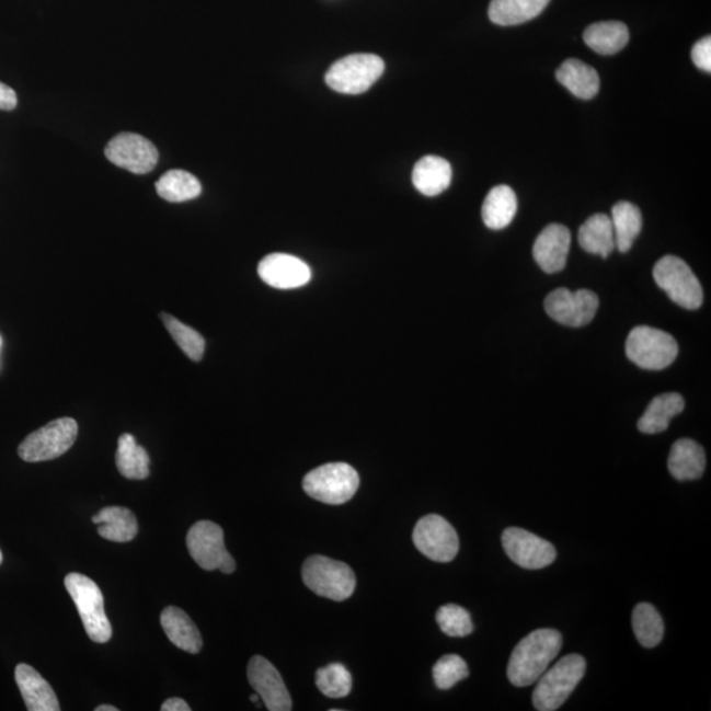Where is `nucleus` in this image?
<instances>
[{
	"mask_svg": "<svg viewBox=\"0 0 711 711\" xmlns=\"http://www.w3.org/2000/svg\"><path fill=\"white\" fill-rule=\"evenodd\" d=\"M563 638L558 630L539 629L514 649L507 665V677L514 687L525 688L538 681L558 657Z\"/></svg>",
	"mask_w": 711,
	"mask_h": 711,
	"instance_id": "nucleus-1",
	"label": "nucleus"
},
{
	"mask_svg": "<svg viewBox=\"0 0 711 711\" xmlns=\"http://www.w3.org/2000/svg\"><path fill=\"white\" fill-rule=\"evenodd\" d=\"M585 670L586 662L582 655L561 657L538 678L532 696L534 708L539 711L558 710L583 680Z\"/></svg>",
	"mask_w": 711,
	"mask_h": 711,
	"instance_id": "nucleus-2",
	"label": "nucleus"
},
{
	"mask_svg": "<svg viewBox=\"0 0 711 711\" xmlns=\"http://www.w3.org/2000/svg\"><path fill=\"white\" fill-rule=\"evenodd\" d=\"M65 586L80 612L88 637L95 643H107L113 638V628L104 611L100 586L81 573H70L65 577Z\"/></svg>",
	"mask_w": 711,
	"mask_h": 711,
	"instance_id": "nucleus-3",
	"label": "nucleus"
},
{
	"mask_svg": "<svg viewBox=\"0 0 711 711\" xmlns=\"http://www.w3.org/2000/svg\"><path fill=\"white\" fill-rule=\"evenodd\" d=\"M302 578L316 595L332 601H345L356 589V576L348 564L319 554L305 561Z\"/></svg>",
	"mask_w": 711,
	"mask_h": 711,
	"instance_id": "nucleus-4",
	"label": "nucleus"
},
{
	"mask_svg": "<svg viewBox=\"0 0 711 711\" xmlns=\"http://www.w3.org/2000/svg\"><path fill=\"white\" fill-rule=\"evenodd\" d=\"M360 478L345 462H330L306 474L303 491L323 504L343 505L357 492Z\"/></svg>",
	"mask_w": 711,
	"mask_h": 711,
	"instance_id": "nucleus-5",
	"label": "nucleus"
},
{
	"mask_svg": "<svg viewBox=\"0 0 711 711\" xmlns=\"http://www.w3.org/2000/svg\"><path fill=\"white\" fill-rule=\"evenodd\" d=\"M626 355L639 368L663 370L676 360L678 345L668 332L638 325L626 341Z\"/></svg>",
	"mask_w": 711,
	"mask_h": 711,
	"instance_id": "nucleus-6",
	"label": "nucleus"
},
{
	"mask_svg": "<svg viewBox=\"0 0 711 711\" xmlns=\"http://www.w3.org/2000/svg\"><path fill=\"white\" fill-rule=\"evenodd\" d=\"M658 288L676 305L687 310H697L703 302L700 280L684 260L676 256H664L658 260L652 272Z\"/></svg>",
	"mask_w": 711,
	"mask_h": 711,
	"instance_id": "nucleus-7",
	"label": "nucleus"
},
{
	"mask_svg": "<svg viewBox=\"0 0 711 711\" xmlns=\"http://www.w3.org/2000/svg\"><path fill=\"white\" fill-rule=\"evenodd\" d=\"M78 424L73 417H60L27 436L18 448L21 459L42 462L60 458L73 447Z\"/></svg>",
	"mask_w": 711,
	"mask_h": 711,
	"instance_id": "nucleus-8",
	"label": "nucleus"
},
{
	"mask_svg": "<svg viewBox=\"0 0 711 711\" xmlns=\"http://www.w3.org/2000/svg\"><path fill=\"white\" fill-rule=\"evenodd\" d=\"M385 64L376 55H352L336 61L325 74V82L342 94L357 95L368 91L383 74Z\"/></svg>",
	"mask_w": 711,
	"mask_h": 711,
	"instance_id": "nucleus-9",
	"label": "nucleus"
},
{
	"mask_svg": "<svg viewBox=\"0 0 711 711\" xmlns=\"http://www.w3.org/2000/svg\"><path fill=\"white\" fill-rule=\"evenodd\" d=\"M188 552L202 570L221 571L230 575L237 563L225 544L223 528L210 520L197 521L187 534Z\"/></svg>",
	"mask_w": 711,
	"mask_h": 711,
	"instance_id": "nucleus-10",
	"label": "nucleus"
},
{
	"mask_svg": "<svg viewBox=\"0 0 711 711\" xmlns=\"http://www.w3.org/2000/svg\"><path fill=\"white\" fill-rule=\"evenodd\" d=\"M413 540L417 551L438 563H449L459 553L458 532L440 515L429 514L420 519L414 528Z\"/></svg>",
	"mask_w": 711,
	"mask_h": 711,
	"instance_id": "nucleus-11",
	"label": "nucleus"
},
{
	"mask_svg": "<svg viewBox=\"0 0 711 711\" xmlns=\"http://www.w3.org/2000/svg\"><path fill=\"white\" fill-rule=\"evenodd\" d=\"M599 299L590 290L571 291L560 288L550 293L544 301L547 314L560 324L583 328L597 314Z\"/></svg>",
	"mask_w": 711,
	"mask_h": 711,
	"instance_id": "nucleus-12",
	"label": "nucleus"
},
{
	"mask_svg": "<svg viewBox=\"0 0 711 711\" xmlns=\"http://www.w3.org/2000/svg\"><path fill=\"white\" fill-rule=\"evenodd\" d=\"M502 546L508 558L525 570H541L557 559V548L550 541L519 527L506 528Z\"/></svg>",
	"mask_w": 711,
	"mask_h": 711,
	"instance_id": "nucleus-13",
	"label": "nucleus"
},
{
	"mask_svg": "<svg viewBox=\"0 0 711 711\" xmlns=\"http://www.w3.org/2000/svg\"><path fill=\"white\" fill-rule=\"evenodd\" d=\"M104 153L111 164L135 174L152 172L159 162L158 148L137 134L123 133L115 136Z\"/></svg>",
	"mask_w": 711,
	"mask_h": 711,
	"instance_id": "nucleus-14",
	"label": "nucleus"
},
{
	"mask_svg": "<svg viewBox=\"0 0 711 711\" xmlns=\"http://www.w3.org/2000/svg\"><path fill=\"white\" fill-rule=\"evenodd\" d=\"M248 681L257 691L267 710L290 711L293 709L289 690L286 689L279 672L263 656H253L246 669Z\"/></svg>",
	"mask_w": 711,
	"mask_h": 711,
	"instance_id": "nucleus-15",
	"label": "nucleus"
},
{
	"mask_svg": "<svg viewBox=\"0 0 711 711\" xmlns=\"http://www.w3.org/2000/svg\"><path fill=\"white\" fill-rule=\"evenodd\" d=\"M259 276L274 289H297L308 285L311 270L301 259L285 253H272L260 261Z\"/></svg>",
	"mask_w": 711,
	"mask_h": 711,
	"instance_id": "nucleus-16",
	"label": "nucleus"
},
{
	"mask_svg": "<svg viewBox=\"0 0 711 711\" xmlns=\"http://www.w3.org/2000/svg\"><path fill=\"white\" fill-rule=\"evenodd\" d=\"M571 232L563 225H550L540 232L534 244V259L546 273L564 270L571 248Z\"/></svg>",
	"mask_w": 711,
	"mask_h": 711,
	"instance_id": "nucleus-17",
	"label": "nucleus"
},
{
	"mask_svg": "<svg viewBox=\"0 0 711 711\" xmlns=\"http://www.w3.org/2000/svg\"><path fill=\"white\" fill-rule=\"evenodd\" d=\"M15 680L30 711H60V702L49 683L28 664H19Z\"/></svg>",
	"mask_w": 711,
	"mask_h": 711,
	"instance_id": "nucleus-18",
	"label": "nucleus"
},
{
	"mask_svg": "<svg viewBox=\"0 0 711 711\" xmlns=\"http://www.w3.org/2000/svg\"><path fill=\"white\" fill-rule=\"evenodd\" d=\"M668 469L672 478L677 481L701 479L707 469V454L695 440H677L670 448Z\"/></svg>",
	"mask_w": 711,
	"mask_h": 711,
	"instance_id": "nucleus-19",
	"label": "nucleus"
},
{
	"mask_svg": "<svg viewBox=\"0 0 711 711\" xmlns=\"http://www.w3.org/2000/svg\"><path fill=\"white\" fill-rule=\"evenodd\" d=\"M160 621L169 641L175 647L188 652V654H198L204 642H202L197 626L184 610L175 608V606H169L161 612Z\"/></svg>",
	"mask_w": 711,
	"mask_h": 711,
	"instance_id": "nucleus-20",
	"label": "nucleus"
},
{
	"mask_svg": "<svg viewBox=\"0 0 711 711\" xmlns=\"http://www.w3.org/2000/svg\"><path fill=\"white\" fill-rule=\"evenodd\" d=\"M451 181V164L439 156H424L414 167L413 184L426 197H436L446 192Z\"/></svg>",
	"mask_w": 711,
	"mask_h": 711,
	"instance_id": "nucleus-21",
	"label": "nucleus"
},
{
	"mask_svg": "<svg viewBox=\"0 0 711 711\" xmlns=\"http://www.w3.org/2000/svg\"><path fill=\"white\" fill-rule=\"evenodd\" d=\"M93 524L100 525L98 534L102 538L117 541V543H127L136 538L139 531V525L135 514L127 507L110 506L94 515Z\"/></svg>",
	"mask_w": 711,
	"mask_h": 711,
	"instance_id": "nucleus-22",
	"label": "nucleus"
},
{
	"mask_svg": "<svg viewBox=\"0 0 711 711\" xmlns=\"http://www.w3.org/2000/svg\"><path fill=\"white\" fill-rule=\"evenodd\" d=\"M558 81L580 100L589 101L598 94L599 77L595 69L576 58H567L557 71Z\"/></svg>",
	"mask_w": 711,
	"mask_h": 711,
	"instance_id": "nucleus-23",
	"label": "nucleus"
},
{
	"mask_svg": "<svg viewBox=\"0 0 711 711\" xmlns=\"http://www.w3.org/2000/svg\"><path fill=\"white\" fill-rule=\"evenodd\" d=\"M685 409L684 398L678 393H665L654 398L647 410L639 420L638 428L643 434L654 435L664 433L669 423Z\"/></svg>",
	"mask_w": 711,
	"mask_h": 711,
	"instance_id": "nucleus-24",
	"label": "nucleus"
},
{
	"mask_svg": "<svg viewBox=\"0 0 711 711\" xmlns=\"http://www.w3.org/2000/svg\"><path fill=\"white\" fill-rule=\"evenodd\" d=\"M518 211V199L513 188L500 185L492 188L482 205V220L491 230H504Z\"/></svg>",
	"mask_w": 711,
	"mask_h": 711,
	"instance_id": "nucleus-25",
	"label": "nucleus"
},
{
	"mask_svg": "<svg viewBox=\"0 0 711 711\" xmlns=\"http://www.w3.org/2000/svg\"><path fill=\"white\" fill-rule=\"evenodd\" d=\"M578 243L588 253L604 259L609 257L616 250L615 230L610 217L606 214H595L586 219L580 227Z\"/></svg>",
	"mask_w": 711,
	"mask_h": 711,
	"instance_id": "nucleus-26",
	"label": "nucleus"
},
{
	"mask_svg": "<svg viewBox=\"0 0 711 711\" xmlns=\"http://www.w3.org/2000/svg\"><path fill=\"white\" fill-rule=\"evenodd\" d=\"M551 0H492L489 19L494 24L518 25L539 16Z\"/></svg>",
	"mask_w": 711,
	"mask_h": 711,
	"instance_id": "nucleus-27",
	"label": "nucleus"
},
{
	"mask_svg": "<svg viewBox=\"0 0 711 711\" xmlns=\"http://www.w3.org/2000/svg\"><path fill=\"white\" fill-rule=\"evenodd\" d=\"M630 41L626 24L601 22L589 25L584 32V42L598 55L610 56L621 51Z\"/></svg>",
	"mask_w": 711,
	"mask_h": 711,
	"instance_id": "nucleus-28",
	"label": "nucleus"
},
{
	"mask_svg": "<svg viewBox=\"0 0 711 711\" xmlns=\"http://www.w3.org/2000/svg\"><path fill=\"white\" fill-rule=\"evenodd\" d=\"M612 230H615L616 248L619 252H629L635 239L642 231V213L630 202H618L611 210Z\"/></svg>",
	"mask_w": 711,
	"mask_h": 711,
	"instance_id": "nucleus-29",
	"label": "nucleus"
},
{
	"mask_svg": "<svg viewBox=\"0 0 711 711\" xmlns=\"http://www.w3.org/2000/svg\"><path fill=\"white\" fill-rule=\"evenodd\" d=\"M151 459L146 448L137 445L130 434H123L117 441L116 467L128 480H146L149 475Z\"/></svg>",
	"mask_w": 711,
	"mask_h": 711,
	"instance_id": "nucleus-30",
	"label": "nucleus"
},
{
	"mask_svg": "<svg viewBox=\"0 0 711 711\" xmlns=\"http://www.w3.org/2000/svg\"><path fill=\"white\" fill-rule=\"evenodd\" d=\"M156 191L162 199L181 204L198 198L202 193L200 182L185 171H171L162 175L156 184Z\"/></svg>",
	"mask_w": 711,
	"mask_h": 711,
	"instance_id": "nucleus-31",
	"label": "nucleus"
},
{
	"mask_svg": "<svg viewBox=\"0 0 711 711\" xmlns=\"http://www.w3.org/2000/svg\"><path fill=\"white\" fill-rule=\"evenodd\" d=\"M632 630L643 647L654 649L663 641V618L654 606L647 603L638 604L632 611Z\"/></svg>",
	"mask_w": 711,
	"mask_h": 711,
	"instance_id": "nucleus-32",
	"label": "nucleus"
},
{
	"mask_svg": "<svg viewBox=\"0 0 711 711\" xmlns=\"http://www.w3.org/2000/svg\"><path fill=\"white\" fill-rule=\"evenodd\" d=\"M160 318L164 322L169 334L172 335L174 342L185 352L186 356L193 362H200L206 348L204 336L180 322L177 318L167 314V312H162Z\"/></svg>",
	"mask_w": 711,
	"mask_h": 711,
	"instance_id": "nucleus-33",
	"label": "nucleus"
},
{
	"mask_svg": "<svg viewBox=\"0 0 711 711\" xmlns=\"http://www.w3.org/2000/svg\"><path fill=\"white\" fill-rule=\"evenodd\" d=\"M317 687L330 698L347 697L352 690V676L343 664L334 663L318 669Z\"/></svg>",
	"mask_w": 711,
	"mask_h": 711,
	"instance_id": "nucleus-34",
	"label": "nucleus"
},
{
	"mask_svg": "<svg viewBox=\"0 0 711 711\" xmlns=\"http://www.w3.org/2000/svg\"><path fill=\"white\" fill-rule=\"evenodd\" d=\"M436 622L446 635L452 638H465L473 632L472 617L459 605L448 604L441 606L436 612Z\"/></svg>",
	"mask_w": 711,
	"mask_h": 711,
	"instance_id": "nucleus-35",
	"label": "nucleus"
},
{
	"mask_svg": "<svg viewBox=\"0 0 711 711\" xmlns=\"http://www.w3.org/2000/svg\"><path fill=\"white\" fill-rule=\"evenodd\" d=\"M434 681L441 690L451 689L469 676L468 665L459 655H446L434 665Z\"/></svg>",
	"mask_w": 711,
	"mask_h": 711,
	"instance_id": "nucleus-36",
	"label": "nucleus"
},
{
	"mask_svg": "<svg viewBox=\"0 0 711 711\" xmlns=\"http://www.w3.org/2000/svg\"><path fill=\"white\" fill-rule=\"evenodd\" d=\"M691 60H693L697 68L703 71H711V38L710 36L701 38L700 42L695 44L691 49Z\"/></svg>",
	"mask_w": 711,
	"mask_h": 711,
	"instance_id": "nucleus-37",
	"label": "nucleus"
},
{
	"mask_svg": "<svg viewBox=\"0 0 711 711\" xmlns=\"http://www.w3.org/2000/svg\"><path fill=\"white\" fill-rule=\"evenodd\" d=\"M18 106V95L8 84L0 82V110L12 111Z\"/></svg>",
	"mask_w": 711,
	"mask_h": 711,
	"instance_id": "nucleus-38",
	"label": "nucleus"
},
{
	"mask_svg": "<svg viewBox=\"0 0 711 711\" xmlns=\"http://www.w3.org/2000/svg\"><path fill=\"white\" fill-rule=\"evenodd\" d=\"M162 711H191V707H188L187 702L185 700H182V698L174 697V698H169L164 703H162L161 707Z\"/></svg>",
	"mask_w": 711,
	"mask_h": 711,
	"instance_id": "nucleus-39",
	"label": "nucleus"
},
{
	"mask_svg": "<svg viewBox=\"0 0 711 711\" xmlns=\"http://www.w3.org/2000/svg\"><path fill=\"white\" fill-rule=\"evenodd\" d=\"M95 711H117V708L111 707V704H101V707L95 708Z\"/></svg>",
	"mask_w": 711,
	"mask_h": 711,
	"instance_id": "nucleus-40",
	"label": "nucleus"
},
{
	"mask_svg": "<svg viewBox=\"0 0 711 711\" xmlns=\"http://www.w3.org/2000/svg\"><path fill=\"white\" fill-rule=\"evenodd\" d=\"M259 698H260V696H252L251 701L259 702Z\"/></svg>",
	"mask_w": 711,
	"mask_h": 711,
	"instance_id": "nucleus-41",
	"label": "nucleus"
},
{
	"mask_svg": "<svg viewBox=\"0 0 711 711\" xmlns=\"http://www.w3.org/2000/svg\"><path fill=\"white\" fill-rule=\"evenodd\" d=\"M2 563H3V553L2 550H0V565H2Z\"/></svg>",
	"mask_w": 711,
	"mask_h": 711,
	"instance_id": "nucleus-42",
	"label": "nucleus"
},
{
	"mask_svg": "<svg viewBox=\"0 0 711 711\" xmlns=\"http://www.w3.org/2000/svg\"><path fill=\"white\" fill-rule=\"evenodd\" d=\"M0 347H2V337H0Z\"/></svg>",
	"mask_w": 711,
	"mask_h": 711,
	"instance_id": "nucleus-43",
	"label": "nucleus"
}]
</instances>
